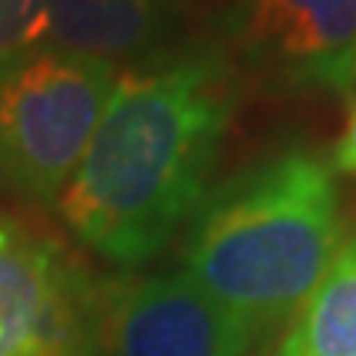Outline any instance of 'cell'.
Returning <instances> with one entry per match:
<instances>
[{
    "label": "cell",
    "instance_id": "8fae6325",
    "mask_svg": "<svg viewBox=\"0 0 356 356\" xmlns=\"http://www.w3.org/2000/svg\"><path fill=\"white\" fill-rule=\"evenodd\" d=\"M353 76H356V56H353Z\"/></svg>",
    "mask_w": 356,
    "mask_h": 356
},
{
    "label": "cell",
    "instance_id": "7a4b0ae2",
    "mask_svg": "<svg viewBox=\"0 0 356 356\" xmlns=\"http://www.w3.org/2000/svg\"><path fill=\"white\" fill-rule=\"evenodd\" d=\"M340 251L330 165L284 155L218 198L188 241V280L251 333L293 320Z\"/></svg>",
    "mask_w": 356,
    "mask_h": 356
},
{
    "label": "cell",
    "instance_id": "5b68a950",
    "mask_svg": "<svg viewBox=\"0 0 356 356\" xmlns=\"http://www.w3.org/2000/svg\"><path fill=\"white\" fill-rule=\"evenodd\" d=\"M99 337L113 356H248L254 340L188 274L115 291L102 310Z\"/></svg>",
    "mask_w": 356,
    "mask_h": 356
},
{
    "label": "cell",
    "instance_id": "30bf717a",
    "mask_svg": "<svg viewBox=\"0 0 356 356\" xmlns=\"http://www.w3.org/2000/svg\"><path fill=\"white\" fill-rule=\"evenodd\" d=\"M333 168L346 172V175H356V102H353V109H350L343 136H340L337 149H333Z\"/></svg>",
    "mask_w": 356,
    "mask_h": 356
},
{
    "label": "cell",
    "instance_id": "ba28073f",
    "mask_svg": "<svg viewBox=\"0 0 356 356\" xmlns=\"http://www.w3.org/2000/svg\"><path fill=\"white\" fill-rule=\"evenodd\" d=\"M274 356H356V234L337 251Z\"/></svg>",
    "mask_w": 356,
    "mask_h": 356
},
{
    "label": "cell",
    "instance_id": "3957f363",
    "mask_svg": "<svg viewBox=\"0 0 356 356\" xmlns=\"http://www.w3.org/2000/svg\"><path fill=\"white\" fill-rule=\"evenodd\" d=\"M115 86L109 60L37 53L0 73V172L37 198L63 191Z\"/></svg>",
    "mask_w": 356,
    "mask_h": 356
},
{
    "label": "cell",
    "instance_id": "6da1fadb",
    "mask_svg": "<svg viewBox=\"0 0 356 356\" xmlns=\"http://www.w3.org/2000/svg\"><path fill=\"white\" fill-rule=\"evenodd\" d=\"M228 115L225 73L204 56L115 76L60 191L66 225L115 264L149 261L202 202Z\"/></svg>",
    "mask_w": 356,
    "mask_h": 356
},
{
    "label": "cell",
    "instance_id": "9c48e42d",
    "mask_svg": "<svg viewBox=\"0 0 356 356\" xmlns=\"http://www.w3.org/2000/svg\"><path fill=\"white\" fill-rule=\"evenodd\" d=\"M50 33L43 0H0V63Z\"/></svg>",
    "mask_w": 356,
    "mask_h": 356
},
{
    "label": "cell",
    "instance_id": "8992f818",
    "mask_svg": "<svg viewBox=\"0 0 356 356\" xmlns=\"http://www.w3.org/2000/svg\"><path fill=\"white\" fill-rule=\"evenodd\" d=\"M248 47L314 83L346 86L356 56V0H244Z\"/></svg>",
    "mask_w": 356,
    "mask_h": 356
},
{
    "label": "cell",
    "instance_id": "277c9868",
    "mask_svg": "<svg viewBox=\"0 0 356 356\" xmlns=\"http://www.w3.org/2000/svg\"><path fill=\"white\" fill-rule=\"evenodd\" d=\"M99 307L60 244L0 221V356H89Z\"/></svg>",
    "mask_w": 356,
    "mask_h": 356
},
{
    "label": "cell",
    "instance_id": "52a82bcc",
    "mask_svg": "<svg viewBox=\"0 0 356 356\" xmlns=\"http://www.w3.org/2000/svg\"><path fill=\"white\" fill-rule=\"evenodd\" d=\"M43 10L63 50L96 60L142 50L159 26V0H43Z\"/></svg>",
    "mask_w": 356,
    "mask_h": 356
}]
</instances>
